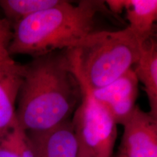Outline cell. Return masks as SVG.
Returning <instances> with one entry per match:
<instances>
[{
    "label": "cell",
    "mask_w": 157,
    "mask_h": 157,
    "mask_svg": "<svg viewBox=\"0 0 157 157\" xmlns=\"http://www.w3.org/2000/svg\"><path fill=\"white\" fill-rule=\"evenodd\" d=\"M83 97L82 83L66 51L34 57L23 65L17 123L26 132L50 129L71 119Z\"/></svg>",
    "instance_id": "1"
},
{
    "label": "cell",
    "mask_w": 157,
    "mask_h": 157,
    "mask_svg": "<svg viewBox=\"0 0 157 157\" xmlns=\"http://www.w3.org/2000/svg\"><path fill=\"white\" fill-rule=\"evenodd\" d=\"M105 1L61 0L58 5L31 15L13 25L9 54L33 58L67 50L94 32L95 17L107 10Z\"/></svg>",
    "instance_id": "2"
},
{
    "label": "cell",
    "mask_w": 157,
    "mask_h": 157,
    "mask_svg": "<svg viewBox=\"0 0 157 157\" xmlns=\"http://www.w3.org/2000/svg\"><path fill=\"white\" fill-rule=\"evenodd\" d=\"M146 43L127 27L117 31H94L75 48L65 51L82 87L94 90L134 68Z\"/></svg>",
    "instance_id": "3"
},
{
    "label": "cell",
    "mask_w": 157,
    "mask_h": 157,
    "mask_svg": "<svg viewBox=\"0 0 157 157\" xmlns=\"http://www.w3.org/2000/svg\"><path fill=\"white\" fill-rule=\"evenodd\" d=\"M83 90V99L71 117L78 143V157H111L117 124L90 90Z\"/></svg>",
    "instance_id": "4"
},
{
    "label": "cell",
    "mask_w": 157,
    "mask_h": 157,
    "mask_svg": "<svg viewBox=\"0 0 157 157\" xmlns=\"http://www.w3.org/2000/svg\"><path fill=\"white\" fill-rule=\"evenodd\" d=\"M123 127L117 157H157V116L136 105Z\"/></svg>",
    "instance_id": "5"
},
{
    "label": "cell",
    "mask_w": 157,
    "mask_h": 157,
    "mask_svg": "<svg viewBox=\"0 0 157 157\" xmlns=\"http://www.w3.org/2000/svg\"><path fill=\"white\" fill-rule=\"evenodd\" d=\"M138 84V77L133 68L105 87L89 90L95 101L109 111L116 124L123 126L136 107Z\"/></svg>",
    "instance_id": "6"
},
{
    "label": "cell",
    "mask_w": 157,
    "mask_h": 157,
    "mask_svg": "<svg viewBox=\"0 0 157 157\" xmlns=\"http://www.w3.org/2000/svg\"><path fill=\"white\" fill-rule=\"evenodd\" d=\"M26 132L36 157H78L71 119L46 130Z\"/></svg>",
    "instance_id": "7"
},
{
    "label": "cell",
    "mask_w": 157,
    "mask_h": 157,
    "mask_svg": "<svg viewBox=\"0 0 157 157\" xmlns=\"http://www.w3.org/2000/svg\"><path fill=\"white\" fill-rule=\"evenodd\" d=\"M23 65L10 58L0 61V140L17 123L16 108Z\"/></svg>",
    "instance_id": "8"
},
{
    "label": "cell",
    "mask_w": 157,
    "mask_h": 157,
    "mask_svg": "<svg viewBox=\"0 0 157 157\" xmlns=\"http://www.w3.org/2000/svg\"><path fill=\"white\" fill-rule=\"evenodd\" d=\"M124 10L127 27L142 42L150 40L157 25V0H123Z\"/></svg>",
    "instance_id": "9"
},
{
    "label": "cell",
    "mask_w": 157,
    "mask_h": 157,
    "mask_svg": "<svg viewBox=\"0 0 157 157\" xmlns=\"http://www.w3.org/2000/svg\"><path fill=\"white\" fill-rule=\"evenodd\" d=\"M134 70L147 95L157 97V47L153 37L145 44Z\"/></svg>",
    "instance_id": "10"
},
{
    "label": "cell",
    "mask_w": 157,
    "mask_h": 157,
    "mask_svg": "<svg viewBox=\"0 0 157 157\" xmlns=\"http://www.w3.org/2000/svg\"><path fill=\"white\" fill-rule=\"evenodd\" d=\"M61 0H0L6 20L13 25L31 15L51 8Z\"/></svg>",
    "instance_id": "11"
},
{
    "label": "cell",
    "mask_w": 157,
    "mask_h": 157,
    "mask_svg": "<svg viewBox=\"0 0 157 157\" xmlns=\"http://www.w3.org/2000/svg\"><path fill=\"white\" fill-rule=\"evenodd\" d=\"M22 128L18 123L0 140V157H19V137Z\"/></svg>",
    "instance_id": "12"
},
{
    "label": "cell",
    "mask_w": 157,
    "mask_h": 157,
    "mask_svg": "<svg viewBox=\"0 0 157 157\" xmlns=\"http://www.w3.org/2000/svg\"><path fill=\"white\" fill-rule=\"evenodd\" d=\"M12 35L13 31L10 23L6 19L0 18V61L12 58L8 52Z\"/></svg>",
    "instance_id": "13"
},
{
    "label": "cell",
    "mask_w": 157,
    "mask_h": 157,
    "mask_svg": "<svg viewBox=\"0 0 157 157\" xmlns=\"http://www.w3.org/2000/svg\"><path fill=\"white\" fill-rule=\"evenodd\" d=\"M147 96L150 105V111L157 116V97L151 95H147Z\"/></svg>",
    "instance_id": "14"
},
{
    "label": "cell",
    "mask_w": 157,
    "mask_h": 157,
    "mask_svg": "<svg viewBox=\"0 0 157 157\" xmlns=\"http://www.w3.org/2000/svg\"><path fill=\"white\" fill-rule=\"evenodd\" d=\"M153 39H154L155 44H156V47H157V25H156V31H155L154 36H153Z\"/></svg>",
    "instance_id": "15"
}]
</instances>
